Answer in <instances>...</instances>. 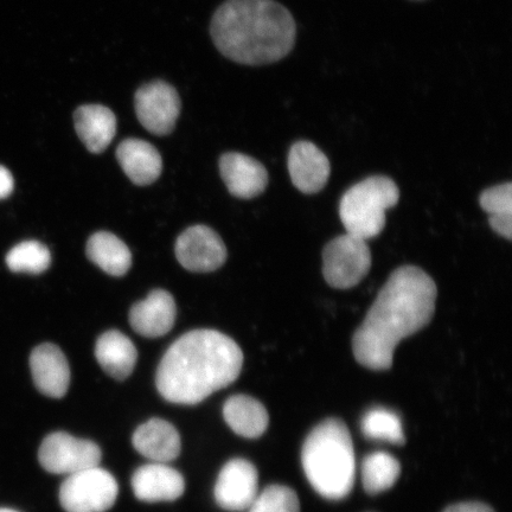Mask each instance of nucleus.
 <instances>
[{
	"label": "nucleus",
	"instance_id": "f257e3e1",
	"mask_svg": "<svg viewBox=\"0 0 512 512\" xmlns=\"http://www.w3.org/2000/svg\"><path fill=\"white\" fill-rule=\"evenodd\" d=\"M438 288L421 268L403 266L390 274L352 337V351L361 366L388 370L402 339L430 324Z\"/></svg>",
	"mask_w": 512,
	"mask_h": 512
},
{
	"label": "nucleus",
	"instance_id": "f03ea898",
	"mask_svg": "<svg viewBox=\"0 0 512 512\" xmlns=\"http://www.w3.org/2000/svg\"><path fill=\"white\" fill-rule=\"evenodd\" d=\"M242 350L215 330H194L178 338L160 361L156 386L166 401L197 405L238 379Z\"/></svg>",
	"mask_w": 512,
	"mask_h": 512
},
{
	"label": "nucleus",
	"instance_id": "7ed1b4c3",
	"mask_svg": "<svg viewBox=\"0 0 512 512\" xmlns=\"http://www.w3.org/2000/svg\"><path fill=\"white\" fill-rule=\"evenodd\" d=\"M210 32L229 60L260 66L291 53L297 28L291 12L274 0H227L216 11Z\"/></svg>",
	"mask_w": 512,
	"mask_h": 512
},
{
	"label": "nucleus",
	"instance_id": "20e7f679",
	"mask_svg": "<svg viewBox=\"0 0 512 512\" xmlns=\"http://www.w3.org/2000/svg\"><path fill=\"white\" fill-rule=\"evenodd\" d=\"M307 480L320 496L338 501L354 488L356 459L347 425L338 419L320 422L307 435L302 452Z\"/></svg>",
	"mask_w": 512,
	"mask_h": 512
},
{
	"label": "nucleus",
	"instance_id": "39448f33",
	"mask_svg": "<svg viewBox=\"0 0 512 512\" xmlns=\"http://www.w3.org/2000/svg\"><path fill=\"white\" fill-rule=\"evenodd\" d=\"M400 200L392 178L373 176L351 187L339 203V216L348 234L363 240L376 238L386 227V211Z\"/></svg>",
	"mask_w": 512,
	"mask_h": 512
},
{
	"label": "nucleus",
	"instance_id": "423d86ee",
	"mask_svg": "<svg viewBox=\"0 0 512 512\" xmlns=\"http://www.w3.org/2000/svg\"><path fill=\"white\" fill-rule=\"evenodd\" d=\"M118 494L117 480L96 466L68 476L60 488V502L66 512H106Z\"/></svg>",
	"mask_w": 512,
	"mask_h": 512
},
{
	"label": "nucleus",
	"instance_id": "0eeeda50",
	"mask_svg": "<svg viewBox=\"0 0 512 512\" xmlns=\"http://www.w3.org/2000/svg\"><path fill=\"white\" fill-rule=\"evenodd\" d=\"M371 252L366 240L351 234L337 236L325 246L323 275L331 287L349 290L367 277Z\"/></svg>",
	"mask_w": 512,
	"mask_h": 512
},
{
	"label": "nucleus",
	"instance_id": "6e6552de",
	"mask_svg": "<svg viewBox=\"0 0 512 512\" xmlns=\"http://www.w3.org/2000/svg\"><path fill=\"white\" fill-rule=\"evenodd\" d=\"M101 459L100 447L93 441L75 438L66 432L49 434L38 451L43 469L53 475H74L99 466Z\"/></svg>",
	"mask_w": 512,
	"mask_h": 512
},
{
	"label": "nucleus",
	"instance_id": "1a4fd4ad",
	"mask_svg": "<svg viewBox=\"0 0 512 512\" xmlns=\"http://www.w3.org/2000/svg\"><path fill=\"white\" fill-rule=\"evenodd\" d=\"M134 104L140 124L147 131L156 136H166L174 131L181 113V99L169 83L153 81L140 87Z\"/></svg>",
	"mask_w": 512,
	"mask_h": 512
},
{
	"label": "nucleus",
	"instance_id": "9d476101",
	"mask_svg": "<svg viewBox=\"0 0 512 512\" xmlns=\"http://www.w3.org/2000/svg\"><path fill=\"white\" fill-rule=\"evenodd\" d=\"M176 256L185 270L196 273L214 272L226 262L227 248L213 229L194 226L179 236Z\"/></svg>",
	"mask_w": 512,
	"mask_h": 512
},
{
	"label": "nucleus",
	"instance_id": "9b49d317",
	"mask_svg": "<svg viewBox=\"0 0 512 512\" xmlns=\"http://www.w3.org/2000/svg\"><path fill=\"white\" fill-rule=\"evenodd\" d=\"M259 476L255 466L246 459H232L220 472L215 485L216 503L223 510L249 509L258 496Z\"/></svg>",
	"mask_w": 512,
	"mask_h": 512
},
{
	"label": "nucleus",
	"instance_id": "f8f14e48",
	"mask_svg": "<svg viewBox=\"0 0 512 512\" xmlns=\"http://www.w3.org/2000/svg\"><path fill=\"white\" fill-rule=\"evenodd\" d=\"M287 165L294 187L304 194H317L329 181V159L311 142L293 144L288 153Z\"/></svg>",
	"mask_w": 512,
	"mask_h": 512
},
{
	"label": "nucleus",
	"instance_id": "ddd939ff",
	"mask_svg": "<svg viewBox=\"0 0 512 512\" xmlns=\"http://www.w3.org/2000/svg\"><path fill=\"white\" fill-rule=\"evenodd\" d=\"M30 368L35 386L43 395L61 399L67 394L70 368L66 356L55 344L44 343L32 350Z\"/></svg>",
	"mask_w": 512,
	"mask_h": 512
},
{
	"label": "nucleus",
	"instance_id": "4468645a",
	"mask_svg": "<svg viewBox=\"0 0 512 512\" xmlns=\"http://www.w3.org/2000/svg\"><path fill=\"white\" fill-rule=\"evenodd\" d=\"M220 171L224 184L230 194L243 200H251L265 191L268 174L259 160L229 152L220 159Z\"/></svg>",
	"mask_w": 512,
	"mask_h": 512
},
{
	"label": "nucleus",
	"instance_id": "2eb2a0df",
	"mask_svg": "<svg viewBox=\"0 0 512 512\" xmlns=\"http://www.w3.org/2000/svg\"><path fill=\"white\" fill-rule=\"evenodd\" d=\"M132 489L142 502H174L183 496L185 482L181 473L168 465L147 464L134 472Z\"/></svg>",
	"mask_w": 512,
	"mask_h": 512
},
{
	"label": "nucleus",
	"instance_id": "dca6fc26",
	"mask_svg": "<svg viewBox=\"0 0 512 512\" xmlns=\"http://www.w3.org/2000/svg\"><path fill=\"white\" fill-rule=\"evenodd\" d=\"M176 315L174 297L168 291L155 290L143 302L132 306L130 323L138 335L157 338L174 328Z\"/></svg>",
	"mask_w": 512,
	"mask_h": 512
},
{
	"label": "nucleus",
	"instance_id": "f3484780",
	"mask_svg": "<svg viewBox=\"0 0 512 512\" xmlns=\"http://www.w3.org/2000/svg\"><path fill=\"white\" fill-rule=\"evenodd\" d=\"M132 444L142 456L156 463H170L182 451V441L170 422L153 418L139 426L132 437Z\"/></svg>",
	"mask_w": 512,
	"mask_h": 512
},
{
	"label": "nucleus",
	"instance_id": "a211bd4d",
	"mask_svg": "<svg viewBox=\"0 0 512 512\" xmlns=\"http://www.w3.org/2000/svg\"><path fill=\"white\" fill-rule=\"evenodd\" d=\"M117 158L127 177L140 187L155 183L162 174V156L155 146L145 140H124L118 146Z\"/></svg>",
	"mask_w": 512,
	"mask_h": 512
},
{
	"label": "nucleus",
	"instance_id": "6ab92c4d",
	"mask_svg": "<svg viewBox=\"0 0 512 512\" xmlns=\"http://www.w3.org/2000/svg\"><path fill=\"white\" fill-rule=\"evenodd\" d=\"M75 130L89 152H104L117 132V118L105 106L85 105L74 114Z\"/></svg>",
	"mask_w": 512,
	"mask_h": 512
},
{
	"label": "nucleus",
	"instance_id": "aec40b11",
	"mask_svg": "<svg viewBox=\"0 0 512 512\" xmlns=\"http://www.w3.org/2000/svg\"><path fill=\"white\" fill-rule=\"evenodd\" d=\"M95 356L108 375L123 381L136 367L138 351L130 338L118 330H111L99 337L95 345Z\"/></svg>",
	"mask_w": 512,
	"mask_h": 512
},
{
	"label": "nucleus",
	"instance_id": "412c9836",
	"mask_svg": "<svg viewBox=\"0 0 512 512\" xmlns=\"http://www.w3.org/2000/svg\"><path fill=\"white\" fill-rule=\"evenodd\" d=\"M223 416L236 434L247 439L260 438L270 422L265 406L248 395L230 396L224 403Z\"/></svg>",
	"mask_w": 512,
	"mask_h": 512
},
{
	"label": "nucleus",
	"instance_id": "4be33fe9",
	"mask_svg": "<svg viewBox=\"0 0 512 512\" xmlns=\"http://www.w3.org/2000/svg\"><path fill=\"white\" fill-rule=\"evenodd\" d=\"M86 253L89 260L113 277H123L132 266L130 249L117 236L108 232L92 235L87 242Z\"/></svg>",
	"mask_w": 512,
	"mask_h": 512
},
{
	"label": "nucleus",
	"instance_id": "5701e85b",
	"mask_svg": "<svg viewBox=\"0 0 512 512\" xmlns=\"http://www.w3.org/2000/svg\"><path fill=\"white\" fill-rule=\"evenodd\" d=\"M401 473L398 459L387 452L368 454L362 463V483L369 495L382 494L392 489Z\"/></svg>",
	"mask_w": 512,
	"mask_h": 512
},
{
	"label": "nucleus",
	"instance_id": "b1692460",
	"mask_svg": "<svg viewBox=\"0 0 512 512\" xmlns=\"http://www.w3.org/2000/svg\"><path fill=\"white\" fill-rule=\"evenodd\" d=\"M361 428L363 434L371 440L387 441L394 445H402L406 441L400 416L390 409H370L363 416Z\"/></svg>",
	"mask_w": 512,
	"mask_h": 512
},
{
	"label": "nucleus",
	"instance_id": "393cba45",
	"mask_svg": "<svg viewBox=\"0 0 512 512\" xmlns=\"http://www.w3.org/2000/svg\"><path fill=\"white\" fill-rule=\"evenodd\" d=\"M51 264L48 247L38 241L18 243L6 255V265L12 272L40 274L47 271Z\"/></svg>",
	"mask_w": 512,
	"mask_h": 512
},
{
	"label": "nucleus",
	"instance_id": "a878e982",
	"mask_svg": "<svg viewBox=\"0 0 512 512\" xmlns=\"http://www.w3.org/2000/svg\"><path fill=\"white\" fill-rule=\"evenodd\" d=\"M249 512H300L299 498L284 485H270L256 496Z\"/></svg>",
	"mask_w": 512,
	"mask_h": 512
},
{
	"label": "nucleus",
	"instance_id": "bb28decb",
	"mask_svg": "<svg viewBox=\"0 0 512 512\" xmlns=\"http://www.w3.org/2000/svg\"><path fill=\"white\" fill-rule=\"evenodd\" d=\"M480 207L490 216H512V184L486 189L479 197Z\"/></svg>",
	"mask_w": 512,
	"mask_h": 512
},
{
	"label": "nucleus",
	"instance_id": "cd10ccee",
	"mask_svg": "<svg viewBox=\"0 0 512 512\" xmlns=\"http://www.w3.org/2000/svg\"><path fill=\"white\" fill-rule=\"evenodd\" d=\"M489 224L492 230L503 238L511 240L512 216H490Z\"/></svg>",
	"mask_w": 512,
	"mask_h": 512
},
{
	"label": "nucleus",
	"instance_id": "c85d7f7f",
	"mask_svg": "<svg viewBox=\"0 0 512 512\" xmlns=\"http://www.w3.org/2000/svg\"><path fill=\"white\" fill-rule=\"evenodd\" d=\"M15 188L14 177H12L11 172L5 168V166L0 165V200H5L8 198L12 191Z\"/></svg>",
	"mask_w": 512,
	"mask_h": 512
},
{
	"label": "nucleus",
	"instance_id": "c756f323",
	"mask_svg": "<svg viewBox=\"0 0 512 512\" xmlns=\"http://www.w3.org/2000/svg\"><path fill=\"white\" fill-rule=\"evenodd\" d=\"M444 512H495L489 505L479 502H466L451 505Z\"/></svg>",
	"mask_w": 512,
	"mask_h": 512
},
{
	"label": "nucleus",
	"instance_id": "7c9ffc66",
	"mask_svg": "<svg viewBox=\"0 0 512 512\" xmlns=\"http://www.w3.org/2000/svg\"><path fill=\"white\" fill-rule=\"evenodd\" d=\"M0 512H18L12 509H0Z\"/></svg>",
	"mask_w": 512,
	"mask_h": 512
}]
</instances>
